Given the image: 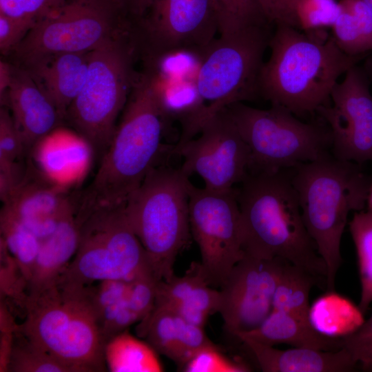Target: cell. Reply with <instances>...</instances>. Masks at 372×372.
<instances>
[{
    "instance_id": "1",
    "label": "cell",
    "mask_w": 372,
    "mask_h": 372,
    "mask_svg": "<svg viewBox=\"0 0 372 372\" xmlns=\"http://www.w3.org/2000/svg\"><path fill=\"white\" fill-rule=\"evenodd\" d=\"M259 94L271 105L302 116L328 104L339 79L364 56L341 50L331 36L321 40L286 25H275Z\"/></svg>"
},
{
    "instance_id": "2",
    "label": "cell",
    "mask_w": 372,
    "mask_h": 372,
    "mask_svg": "<svg viewBox=\"0 0 372 372\" xmlns=\"http://www.w3.org/2000/svg\"><path fill=\"white\" fill-rule=\"evenodd\" d=\"M167 119L157 77L144 74L136 79L121 122L83 197L92 208L126 203L158 165Z\"/></svg>"
},
{
    "instance_id": "3",
    "label": "cell",
    "mask_w": 372,
    "mask_h": 372,
    "mask_svg": "<svg viewBox=\"0 0 372 372\" xmlns=\"http://www.w3.org/2000/svg\"><path fill=\"white\" fill-rule=\"evenodd\" d=\"M241 183L244 253L282 258L326 280L327 266L304 225L292 177L283 170L255 172Z\"/></svg>"
},
{
    "instance_id": "4",
    "label": "cell",
    "mask_w": 372,
    "mask_h": 372,
    "mask_svg": "<svg viewBox=\"0 0 372 372\" xmlns=\"http://www.w3.org/2000/svg\"><path fill=\"white\" fill-rule=\"evenodd\" d=\"M357 164L327 154L295 167L292 176L304 225L327 266V291L335 290L348 215L364 208L371 185Z\"/></svg>"
},
{
    "instance_id": "5",
    "label": "cell",
    "mask_w": 372,
    "mask_h": 372,
    "mask_svg": "<svg viewBox=\"0 0 372 372\" xmlns=\"http://www.w3.org/2000/svg\"><path fill=\"white\" fill-rule=\"evenodd\" d=\"M19 329L72 372L107 370L105 344L82 286L57 284L29 298Z\"/></svg>"
},
{
    "instance_id": "6",
    "label": "cell",
    "mask_w": 372,
    "mask_h": 372,
    "mask_svg": "<svg viewBox=\"0 0 372 372\" xmlns=\"http://www.w3.org/2000/svg\"><path fill=\"white\" fill-rule=\"evenodd\" d=\"M190 185L180 169L158 165L125 205L129 223L158 280L174 275L176 257L189 241Z\"/></svg>"
},
{
    "instance_id": "7",
    "label": "cell",
    "mask_w": 372,
    "mask_h": 372,
    "mask_svg": "<svg viewBox=\"0 0 372 372\" xmlns=\"http://www.w3.org/2000/svg\"><path fill=\"white\" fill-rule=\"evenodd\" d=\"M137 50L130 29L91 51L86 81L66 113L80 136L103 155L136 79L133 62Z\"/></svg>"
},
{
    "instance_id": "8",
    "label": "cell",
    "mask_w": 372,
    "mask_h": 372,
    "mask_svg": "<svg viewBox=\"0 0 372 372\" xmlns=\"http://www.w3.org/2000/svg\"><path fill=\"white\" fill-rule=\"evenodd\" d=\"M271 34L267 25L220 35L198 56L194 83L203 109L193 128L194 135L219 111L260 94L263 57Z\"/></svg>"
},
{
    "instance_id": "9",
    "label": "cell",
    "mask_w": 372,
    "mask_h": 372,
    "mask_svg": "<svg viewBox=\"0 0 372 372\" xmlns=\"http://www.w3.org/2000/svg\"><path fill=\"white\" fill-rule=\"evenodd\" d=\"M125 205L91 211L81 225L76 252L57 284L81 287L107 280L129 282L153 273Z\"/></svg>"
},
{
    "instance_id": "10",
    "label": "cell",
    "mask_w": 372,
    "mask_h": 372,
    "mask_svg": "<svg viewBox=\"0 0 372 372\" xmlns=\"http://www.w3.org/2000/svg\"><path fill=\"white\" fill-rule=\"evenodd\" d=\"M226 108L249 147L255 172L296 167L325 156L332 145L329 127L302 122L283 107L262 110L238 102Z\"/></svg>"
},
{
    "instance_id": "11",
    "label": "cell",
    "mask_w": 372,
    "mask_h": 372,
    "mask_svg": "<svg viewBox=\"0 0 372 372\" xmlns=\"http://www.w3.org/2000/svg\"><path fill=\"white\" fill-rule=\"evenodd\" d=\"M132 24L120 0H68L38 21L12 52L24 65L54 54L90 52Z\"/></svg>"
},
{
    "instance_id": "12",
    "label": "cell",
    "mask_w": 372,
    "mask_h": 372,
    "mask_svg": "<svg viewBox=\"0 0 372 372\" xmlns=\"http://www.w3.org/2000/svg\"><path fill=\"white\" fill-rule=\"evenodd\" d=\"M189 216L202 271L211 287L220 288L244 254L237 189L212 190L191 183Z\"/></svg>"
},
{
    "instance_id": "13",
    "label": "cell",
    "mask_w": 372,
    "mask_h": 372,
    "mask_svg": "<svg viewBox=\"0 0 372 372\" xmlns=\"http://www.w3.org/2000/svg\"><path fill=\"white\" fill-rule=\"evenodd\" d=\"M138 48L141 43L156 61L185 52L199 55L219 32L216 0H151L134 21Z\"/></svg>"
},
{
    "instance_id": "14",
    "label": "cell",
    "mask_w": 372,
    "mask_h": 372,
    "mask_svg": "<svg viewBox=\"0 0 372 372\" xmlns=\"http://www.w3.org/2000/svg\"><path fill=\"white\" fill-rule=\"evenodd\" d=\"M196 135L172 151L183 158L180 169L186 176L197 174L212 190L231 189L247 178L250 151L226 107L207 119Z\"/></svg>"
},
{
    "instance_id": "15",
    "label": "cell",
    "mask_w": 372,
    "mask_h": 372,
    "mask_svg": "<svg viewBox=\"0 0 372 372\" xmlns=\"http://www.w3.org/2000/svg\"><path fill=\"white\" fill-rule=\"evenodd\" d=\"M363 68H350L317 112L329 126L334 156L358 164L372 161V94Z\"/></svg>"
},
{
    "instance_id": "16",
    "label": "cell",
    "mask_w": 372,
    "mask_h": 372,
    "mask_svg": "<svg viewBox=\"0 0 372 372\" xmlns=\"http://www.w3.org/2000/svg\"><path fill=\"white\" fill-rule=\"evenodd\" d=\"M245 254L219 288L218 313L234 336L258 327L272 310L273 294L285 264Z\"/></svg>"
},
{
    "instance_id": "17",
    "label": "cell",
    "mask_w": 372,
    "mask_h": 372,
    "mask_svg": "<svg viewBox=\"0 0 372 372\" xmlns=\"http://www.w3.org/2000/svg\"><path fill=\"white\" fill-rule=\"evenodd\" d=\"M25 176L1 209L34 233L41 241L50 236L74 203L68 188L53 183L41 172Z\"/></svg>"
},
{
    "instance_id": "18",
    "label": "cell",
    "mask_w": 372,
    "mask_h": 372,
    "mask_svg": "<svg viewBox=\"0 0 372 372\" xmlns=\"http://www.w3.org/2000/svg\"><path fill=\"white\" fill-rule=\"evenodd\" d=\"M6 96L25 150L54 131L63 118L52 100L22 67L13 66Z\"/></svg>"
},
{
    "instance_id": "19",
    "label": "cell",
    "mask_w": 372,
    "mask_h": 372,
    "mask_svg": "<svg viewBox=\"0 0 372 372\" xmlns=\"http://www.w3.org/2000/svg\"><path fill=\"white\" fill-rule=\"evenodd\" d=\"M137 334L159 353L181 369L199 349L214 344L204 327L186 320L175 311L154 304L149 314L138 322Z\"/></svg>"
},
{
    "instance_id": "20",
    "label": "cell",
    "mask_w": 372,
    "mask_h": 372,
    "mask_svg": "<svg viewBox=\"0 0 372 372\" xmlns=\"http://www.w3.org/2000/svg\"><path fill=\"white\" fill-rule=\"evenodd\" d=\"M220 300V291L209 285L200 262H192L182 276L173 275L157 282L155 304L201 327L211 315L218 313Z\"/></svg>"
},
{
    "instance_id": "21",
    "label": "cell",
    "mask_w": 372,
    "mask_h": 372,
    "mask_svg": "<svg viewBox=\"0 0 372 372\" xmlns=\"http://www.w3.org/2000/svg\"><path fill=\"white\" fill-rule=\"evenodd\" d=\"M90 52L58 53L21 66L46 93L62 118L85 84Z\"/></svg>"
},
{
    "instance_id": "22",
    "label": "cell",
    "mask_w": 372,
    "mask_h": 372,
    "mask_svg": "<svg viewBox=\"0 0 372 372\" xmlns=\"http://www.w3.org/2000/svg\"><path fill=\"white\" fill-rule=\"evenodd\" d=\"M75 203L65 214L54 231L42 240L28 283V298L57 285L58 280L75 255L81 225L76 217Z\"/></svg>"
},
{
    "instance_id": "23",
    "label": "cell",
    "mask_w": 372,
    "mask_h": 372,
    "mask_svg": "<svg viewBox=\"0 0 372 372\" xmlns=\"http://www.w3.org/2000/svg\"><path fill=\"white\" fill-rule=\"evenodd\" d=\"M238 339L265 372H347L357 364L344 347L336 351L299 347L280 350L249 338Z\"/></svg>"
},
{
    "instance_id": "24",
    "label": "cell",
    "mask_w": 372,
    "mask_h": 372,
    "mask_svg": "<svg viewBox=\"0 0 372 372\" xmlns=\"http://www.w3.org/2000/svg\"><path fill=\"white\" fill-rule=\"evenodd\" d=\"M41 172L49 180L68 188L79 181L91 163L93 149L80 137H58L52 132L34 145Z\"/></svg>"
},
{
    "instance_id": "25",
    "label": "cell",
    "mask_w": 372,
    "mask_h": 372,
    "mask_svg": "<svg viewBox=\"0 0 372 372\" xmlns=\"http://www.w3.org/2000/svg\"><path fill=\"white\" fill-rule=\"evenodd\" d=\"M236 338H247L269 346L286 344L326 351H336L343 347L342 338L325 336L295 316L273 309L258 327L238 333Z\"/></svg>"
},
{
    "instance_id": "26",
    "label": "cell",
    "mask_w": 372,
    "mask_h": 372,
    "mask_svg": "<svg viewBox=\"0 0 372 372\" xmlns=\"http://www.w3.org/2000/svg\"><path fill=\"white\" fill-rule=\"evenodd\" d=\"M128 282L107 280L83 286L105 344L139 322L127 300Z\"/></svg>"
},
{
    "instance_id": "27",
    "label": "cell",
    "mask_w": 372,
    "mask_h": 372,
    "mask_svg": "<svg viewBox=\"0 0 372 372\" xmlns=\"http://www.w3.org/2000/svg\"><path fill=\"white\" fill-rule=\"evenodd\" d=\"M309 319L321 334L342 338L356 331L365 321L364 313L348 298L327 291L310 305Z\"/></svg>"
},
{
    "instance_id": "28",
    "label": "cell",
    "mask_w": 372,
    "mask_h": 372,
    "mask_svg": "<svg viewBox=\"0 0 372 372\" xmlns=\"http://www.w3.org/2000/svg\"><path fill=\"white\" fill-rule=\"evenodd\" d=\"M340 13L331 27L339 48L351 56L372 52V13L362 0H342Z\"/></svg>"
},
{
    "instance_id": "29",
    "label": "cell",
    "mask_w": 372,
    "mask_h": 372,
    "mask_svg": "<svg viewBox=\"0 0 372 372\" xmlns=\"http://www.w3.org/2000/svg\"><path fill=\"white\" fill-rule=\"evenodd\" d=\"M107 369L111 372H161L164 371L158 352L127 329L111 338L104 347Z\"/></svg>"
},
{
    "instance_id": "30",
    "label": "cell",
    "mask_w": 372,
    "mask_h": 372,
    "mask_svg": "<svg viewBox=\"0 0 372 372\" xmlns=\"http://www.w3.org/2000/svg\"><path fill=\"white\" fill-rule=\"evenodd\" d=\"M324 282L327 285L325 279L287 262L273 294L272 309L290 313L310 324V291L315 285L321 287Z\"/></svg>"
},
{
    "instance_id": "31",
    "label": "cell",
    "mask_w": 372,
    "mask_h": 372,
    "mask_svg": "<svg viewBox=\"0 0 372 372\" xmlns=\"http://www.w3.org/2000/svg\"><path fill=\"white\" fill-rule=\"evenodd\" d=\"M0 227L1 240L28 283L42 241L20 221L2 211Z\"/></svg>"
},
{
    "instance_id": "32",
    "label": "cell",
    "mask_w": 372,
    "mask_h": 372,
    "mask_svg": "<svg viewBox=\"0 0 372 372\" xmlns=\"http://www.w3.org/2000/svg\"><path fill=\"white\" fill-rule=\"evenodd\" d=\"M349 225L356 250L361 284L358 307L364 314L372 302V211L355 213Z\"/></svg>"
},
{
    "instance_id": "33",
    "label": "cell",
    "mask_w": 372,
    "mask_h": 372,
    "mask_svg": "<svg viewBox=\"0 0 372 372\" xmlns=\"http://www.w3.org/2000/svg\"><path fill=\"white\" fill-rule=\"evenodd\" d=\"M8 372H72L71 369L17 331L10 353Z\"/></svg>"
},
{
    "instance_id": "34",
    "label": "cell",
    "mask_w": 372,
    "mask_h": 372,
    "mask_svg": "<svg viewBox=\"0 0 372 372\" xmlns=\"http://www.w3.org/2000/svg\"><path fill=\"white\" fill-rule=\"evenodd\" d=\"M219 18V34L231 35L252 27L271 24L267 20L260 0H216Z\"/></svg>"
},
{
    "instance_id": "35",
    "label": "cell",
    "mask_w": 372,
    "mask_h": 372,
    "mask_svg": "<svg viewBox=\"0 0 372 372\" xmlns=\"http://www.w3.org/2000/svg\"><path fill=\"white\" fill-rule=\"evenodd\" d=\"M339 2L335 0H298L296 6L298 28L311 33L332 27L340 13Z\"/></svg>"
},
{
    "instance_id": "36",
    "label": "cell",
    "mask_w": 372,
    "mask_h": 372,
    "mask_svg": "<svg viewBox=\"0 0 372 372\" xmlns=\"http://www.w3.org/2000/svg\"><path fill=\"white\" fill-rule=\"evenodd\" d=\"M0 254L1 299H10L25 311L28 300V282L1 240Z\"/></svg>"
},
{
    "instance_id": "37",
    "label": "cell",
    "mask_w": 372,
    "mask_h": 372,
    "mask_svg": "<svg viewBox=\"0 0 372 372\" xmlns=\"http://www.w3.org/2000/svg\"><path fill=\"white\" fill-rule=\"evenodd\" d=\"M185 372H247L251 369L245 364L234 361L222 353L214 344L196 351L183 365Z\"/></svg>"
},
{
    "instance_id": "38",
    "label": "cell",
    "mask_w": 372,
    "mask_h": 372,
    "mask_svg": "<svg viewBox=\"0 0 372 372\" xmlns=\"http://www.w3.org/2000/svg\"><path fill=\"white\" fill-rule=\"evenodd\" d=\"M68 0H0V13L29 21L40 20L61 9Z\"/></svg>"
},
{
    "instance_id": "39",
    "label": "cell",
    "mask_w": 372,
    "mask_h": 372,
    "mask_svg": "<svg viewBox=\"0 0 372 372\" xmlns=\"http://www.w3.org/2000/svg\"><path fill=\"white\" fill-rule=\"evenodd\" d=\"M158 281L152 272H148L128 282L127 304L139 322L147 317L154 307Z\"/></svg>"
},
{
    "instance_id": "40",
    "label": "cell",
    "mask_w": 372,
    "mask_h": 372,
    "mask_svg": "<svg viewBox=\"0 0 372 372\" xmlns=\"http://www.w3.org/2000/svg\"><path fill=\"white\" fill-rule=\"evenodd\" d=\"M25 148L12 114L0 110V165L19 162Z\"/></svg>"
},
{
    "instance_id": "41",
    "label": "cell",
    "mask_w": 372,
    "mask_h": 372,
    "mask_svg": "<svg viewBox=\"0 0 372 372\" xmlns=\"http://www.w3.org/2000/svg\"><path fill=\"white\" fill-rule=\"evenodd\" d=\"M342 343L355 363H372V312L356 331L342 338Z\"/></svg>"
},
{
    "instance_id": "42",
    "label": "cell",
    "mask_w": 372,
    "mask_h": 372,
    "mask_svg": "<svg viewBox=\"0 0 372 372\" xmlns=\"http://www.w3.org/2000/svg\"><path fill=\"white\" fill-rule=\"evenodd\" d=\"M34 25L29 21L0 13V50L13 52Z\"/></svg>"
},
{
    "instance_id": "43",
    "label": "cell",
    "mask_w": 372,
    "mask_h": 372,
    "mask_svg": "<svg viewBox=\"0 0 372 372\" xmlns=\"http://www.w3.org/2000/svg\"><path fill=\"white\" fill-rule=\"evenodd\" d=\"M19 324L16 323L6 302L0 304V371L8 372L10 353Z\"/></svg>"
},
{
    "instance_id": "44",
    "label": "cell",
    "mask_w": 372,
    "mask_h": 372,
    "mask_svg": "<svg viewBox=\"0 0 372 372\" xmlns=\"http://www.w3.org/2000/svg\"><path fill=\"white\" fill-rule=\"evenodd\" d=\"M13 66L5 61H0V96L4 99L12 79Z\"/></svg>"
},
{
    "instance_id": "45",
    "label": "cell",
    "mask_w": 372,
    "mask_h": 372,
    "mask_svg": "<svg viewBox=\"0 0 372 372\" xmlns=\"http://www.w3.org/2000/svg\"><path fill=\"white\" fill-rule=\"evenodd\" d=\"M298 0H280L284 24L299 30L296 13V6Z\"/></svg>"
},
{
    "instance_id": "46",
    "label": "cell",
    "mask_w": 372,
    "mask_h": 372,
    "mask_svg": "<svg viewBox=\"0 0 372 372\" xmlns=\"http://www.w3.org/2000/svg\"><path fill=\"white\" fill-rule=\"evenodd\" d=\"M131 17L136 19L139 17L148 7L151 0H120Z\"/></svg>"
},
{
    "instance_id": "47",
    "label": "cell",
    "mask_w": 372,
    "mask_h": 372,
    "mask_svg": "<svg viewBox=\"0 0 372 372\" xmlns=\"http://www.w3.org/2000/svg\"><path fill=\"white\" fill-rule=\"evenodd\" d=\"M363 68L370 82L372 83V54L366 59Z\"/></svg>"
},
{
    "instance_id": "48",
    "label": "cell",
    "mask_w": 372,
    "mask_h": 372,
    "mask_svg": "<svg viewBox=\"0 0 372 372\" xmlns=\"http://www.w3.org/2000/svg\"><path fill=\"white\" fill-rule=\"evenodd\" d=\"M367 203L369 205V209L372 211V183H371L369 195H368Z\"/></svg>"
},
{
    "instance_id": "49",
    "label": "cell",
    "mask_w": 372,
    "mask_h": 372,
    "mask_svg": "<svg viewBox=\"0 0 372 372\" xmlns=\"http://www.w3.org/2000/svg\"><path fill=\"white\" fill-rule=\"evenodd\" d=\"M361 368L365 371H372V363L361 364Z\"/></svg>"
},
{
    "instance_id": "50",
    "label": "cell",
    "mask_w": 372,
    "mask_h": 372,
    "mask_svg": "<svg viewBox=\"0 0 372 372\" xmlns=\"http://www.w3.org/2000/svg\"><path fill=\"white\" fill-rule=\"evenodd\" d=\"M368 6L372 13V0H362Z\"/></svg>"
}]
</instances>
